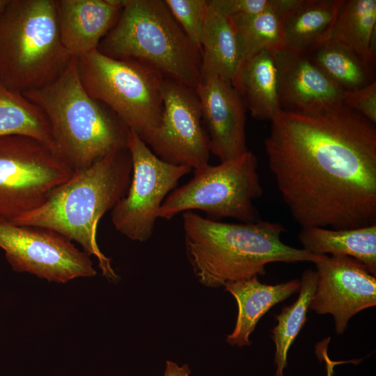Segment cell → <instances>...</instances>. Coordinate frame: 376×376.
<instances>
[{
  "instance_id": "obj_1",
  "label": "cell",
  "mask_w": 376,
  "mask_h": 376,
  "mask_svg": "<svg viewBox=\"0 0 376 376\" xmlns=\"http://www.w3.org/2000/svg\"><path fill=\"white\" fill-rule=\"evenodd\" d=\"M375 125L343 104L271 120L269 168L301 228L376 224Z\"/></svg>"
},
{
  "instance_id": "obj_2",
  "label": "cell",
  "mask_w": 376,
  "mask_h": 376,
  "mask_svg": "<svg viewBox=\"0 0 376 376\" xmlns=\"http://www.w3.org/2000/svg\"><path fill=\"white\" fill-rule=\"evenodd\" d=\"M182 219L188 259L207 287L264 275L271 263H315L323 256L285 244L281 239L285 228L279 223H225L192 211L183 212Z\"/></svg>"
},
{
  "instance_id": "obj_3",
  "label": "cell",
  "mask_w": 376,
  "mask_h": 376,
  "mask_svg": "<svg viewBox=\"0 0 376 376\" xmlns=\"http://www.w3.org/2000/svg\"><path fill=\"white\" fill-rule=\"evenodd\" d=\"M132 170L127 148L113 150L91 166L73 171L40 206L11 222L49 229L75 241L97 259L105 277L116 281L118 276L111 260L98 246L97 230L100 219L126 194Z\"/></svg>"
},
{
  "instance_id": "obj_4",
  "label": "cell",
  "mask_w": 376,
  "mask_h": 376,
  "mask_svg": "<svg viewBox=\"0 0 376 376\" xmlns=\"http://www.w3.org/2000/svg\"><path fill=\"white\" fill-rule=\"evenodd\" d=\"M46 115L53 152L73 171L86 169L111 152L127 147L130 129L107 105L84 89L77 58L50 84L22 93Z\"/></svg>"
},
{
  "instance_id": "obj_5",
  "label": "cell",
  "mask_w": 376,
  "mask_h": 376,
  "mask_svg": "<svg viewBox=\"0 0 376 376\" xmlns=\"http://www.w3.org/2000/svg\"><path fill=\"white\" fill-rule=\"evenodd\" d=\"M97 49L113 58L142 63L194 90L202 83L201 54L164 1L122 0L116 22Z\"/></svg>"
},
{
  "instance_id": "obj_6",
  "label": "cell",
  "mask_w": 376,
  "mask_h": 376,
  "mask_svg": "<svg viewBox=\"0 0 376 376\" xmlns=\"http://www.w3.org/2000/svg\"><path fill=\"white\" fill-rule=\"evenodd\" d=\"M72 57L61 40L56 0H8L0 8V80L8 88H42Z\"/></svg>"
},
{
  "instance_id": "obj_7",
  "label": "cell",
  "mask_w": 376,
  "mask_h": 376,
  "mask_svg": "<svg viewBox=\"0 0 376 376\" xmlns=\"http://www.w3.org/2000/svg\"><path fill=\"white\" fill-rule=\"evenodd\" d=\"M77 71L88 94L146 143L161 119L164 77L142 63L113 58L97 49L77 58Z\"/></svg>"
},
{
  "instance_id": "obj_8",
  "label": "cell",
  "mask_w": 376,
  "mask_h": 376,
  "mask_svg": "<svg viewBox=\"0 0 376 376\" xmlns=\"http://www.w3.org/2000/svg\"><path fill=\"white\" fill-rule=\"evenodd\" d=\"M194 171L190 180L168 195L157 218L169 220L181 212L197 210L214 221L232 218L253 223L260 220L253 201L263 195V189L258 159L251 151Z\"/></svg>"
},
{
  "instance_id": "obj_9",
  "label": "cell",
  "mask_w": 376,
  "mask_h": 376,
  "mask_svg": "<svg viewBox=\"0 0 376 376\" xmlns=\"http://www.w3.org/2000/svg\"><path fill=\"white\" fill-rule=\"evenodd\" d=\"M72 173L40 141L23 135L0 136V217L12 221L38 207Z\"/></svg>"
},
{
  "instance_id": "obj_10",
  "label": "cell",
  "mask_w": 376,
  "mask_h": 376,
  "mask_svg": "<svg viewBox=\"0 0 376 376\" xmlns=\"http://www.w3.org/2000/svg\"><path fill=\"white\" fill-rule=\"evenodd\" d=\"M127 147L132 159L131 180L126 194L111 210V221L120 233L142 242L151 237L166 198L191 169L161 159L131 130Z\"/></svg>"
},
{
  "instance_id": "obj_11",
  "label": "cell",
  "mask_w": 376,
  "mask_h": 376,
  "mask_svg": "<svg viewBox=\"0 0 376 376\" xmlns=\"http://www.w3.org/2000/svg\"><path fill=\"white\" fill-rule=\"evenodd\" d=\"M0 248L13 270L51 282L65 283L96 274L86 253L49 229L17 225L0 217Z\"/></svg>"
},
{
  "instance_id": "obj_12",
  "label": "cell",
  "mask_w": 376,
  "mask_h": 376,
  "mask_svg": "<svg viewBox=\"0 0 376 376\" xmlns=\"http://www.w3.org/2000/svg\"><path fill=\"white\" fill-rule=\"evenodd\" d=\"M159 123L146 143L161 159L196 170L209 164L207 133L195 90L164 78L161 88Z\"/></svg>"
},
{
  "instance_id": "obj_13",
  "label": "cell",
  "mask_w": 376,
  "mask_h": 376,
  "mask_svg": "<svg viewBox=\"0 0 376 376\" xmlns=\"http://www.w3.org/2000/svg\"><path fill=\"white\" fill-rule=\"evenodd\" d=\"M315 264L318 282L309 309L332 315L335 330L342 334L353 315L375 306V276L361 262L347 256L323 255Z\"/></svg>"
},
{
  "instance_id": "obj_14",
  "label": "cell",
  "mask_w": 376,
  "mask_h": 376,
  "mask_svg": "<svg viewBox=\"0 0 376 376\" xmlns=\"http://www.w3.org/2000/svg\"><path fill=\"white\" fill-rule=\"evenodd\" d=\"M202 118L208 132L210 153L220 162L235 159L248 151L246 106L237 90L228 81L212 77L195 90Z\"/></svg>"
},
{
  "instance_id": "obj_15",
  "label": "cell",
  "mask_w": 376,
  "mask_h": 376,
  "mask_svg": "<svg viewBox=\"0 0 376 376\" xmlns=\"http://www.w3.org/2000/svg\"><path fill=\"white\" fill-rule=\"evenodd\" d=\"M273 54L281 110L309 113L343 104L344 91L305 53L285 48Z\"/></svg>"
},
{
  "instance_id": "obj_16",
  "label": "cell",
  "mask_w": 376,
  "mask_h": 376,
  "mask_svg": "<svg viewBox=\"0 0 376 376\" xmlns=\"http://www.w3.org/2000/svg\"><path fill=\"white\" fill-rule=\"evenodd\" d=\"M61 42L74 57L97 49L116 22L122 0H56Z\"/></svg>"
},
{
  "instance_id": "obj_17",
  "label": "cell",
  "mask_w": 376,
  "mask_h": 376,
  "mask_svg": "<svg viewBox=\"0 0 376 376\" xmlns=\"http://www.w3.org/2000/svg\"><path fill=\"white\" fill-rule=\"evenodd\" d=\"M235 299L238 312L233 332L226 337L230 345L249 346V339L260 319L269 310L299 290L300 282L293 279L276 285L263 283L258 276L228 282L224 285Z\"/></svg>"
},
{
  "instance_id": "obj_18",
  "label": "cell",
  "mask_w": 376,
  "mask_h": 376,
  "mask_svg": "<svg viewBox=\"0 0 376 376\" xmlns=\"http://www.w3.org/2000/svg\"><path fill=\"white\" fill-rule=\"evenodd\" d=\"M242 67L240 44L230 19L207 5L201 36L202 82L219 77L234 86Z\"/></svg>"
},
{
  "instance_id": "obj_19",
  "label": "cell",
  "mask_w": 376,
  "mask_h": 376,
  "mask_svg": "<svg viewBox=\"0 0 376 376\" xmlns=\"http://www.w3.org/2000/svg\"><path fill=\"white\" fill-rule=\"evenodd\" d=\"M299 240L313 254L350 256L376 275V224L350 229L301 228Z\"/></svg>"
},
{
  "instance_id": "obj_20",
  "label": "cell",
  "mask_w": 376,
  "mask_h": 376,
  "mask_svg": "<svg viewBox=\"0 0 376 376\" xmlns=\"http://www.w3.org/2000/svg\"><path fill=\"white\" fill-rule=\"evenodd\" d=\"M343 0H295L281 17L286 48L305 53L323 42Z\"/></svg>"
},
{
  "instance_id": "obj_21",
  "label": "cell",
  "mask_w": 376,
  "mask_h": 376,
  "mask_svg": "<svg viewBox=\"0 0 376 376\" xmlns=\"http://www.w3.org/2000/svg\"><path fill=\"white\" fill-rule=\"evenodd\" d=\"M233 86L255 119L271 121L281 110L277 71L272 52L263 50L248 60Z\"/></svg>"
},
{
  "instance_id": "obj_22",
  "label": "cell",
  "mask_w": 376,
  "mask_h": 376,
  "mask_svg": "<svg viewBox=\"0 0 376 376\" xmlns=\"http://www.w3.org/2000/svg\"><path fill=\"white\" fill-rule=\"evenodd\" d=\"M375 24L376 0H343L324 41L339 43L375 64Z\"/></svg>"
},
{
  "instance_id": "obj_23",
  "label": "cell",
  "mask_w": 376,
  "mask_h": 376,
  "mask_svg": "<svg viewBox=\"0 0 376 376\" xmlns=\"http://www.w3.org/2000/svg\"><path fill=\"white\" fill-rule=\"evenodd\" d=\"M305 54L344 92L358 89L375 81V64L336 42L325 40Z\"/></svg>"
},
{
  "instance_id": "obj_24",
  "label": "cell",
  "mask_w": 376,
  "mask_h": 376,
  "mask_svg": "<svg viewBox=\"0 0 376 376\" xmlns=\"http://www.w3.org/2000/svg\"><path fill=\"white\" fill-rule=\"evenodd\" d=\"M9 135L34 138L53 152L52 130L43 111L0 80V136Z\"/></svg>"
},
{
  "instance_id": "obj_25",
  "label": "cell",
  "mask_w": 376,
  "mask_h": 376,
  "mask_svg": "<svg viewBox=\"0 0 376 376\" xmlns=\"http://www.w3.org/2000/svg\"><path fill=\"white\" fill-rule=\"evenodd\" d=\"M299 282V294L297 300L283 307L279 314L275 315L277 324L272 331V338L276 347L275 376H284L288 352L307 320V312L317 287L316 271L305 270Z\"/></svg>"
},
{
  "instance_id": "obj_26",
  "label": "cell",
  "mask_w": 376,
  "mask_h": 376,
  "mask_svg": "<svg viewBox=\"0 0 376 376\" xmlns=\"http://www.w3.org/2000/svg\"><path fill=\"white\" fill-rule=\"evenodd\" d=\"M230 19L240 44L242 69L248 60L263 50L274 53L286 48L281 17L278 10L271 9Z\"/></svg>"
},
{
  "instance_id": "obj_27",
  "label": "cell",
  "mask_w": 376,
  "mask_h": 376,
  "mask_svg": "<svg viewBox=\"0 0 376 376\" xmlns=\"http://www.w3.org/2000/svg\"><path fill=\"white\" fill-rule=\"evenodd\" d=\"M171 15L201 54V36L206 17V0H164Z\"/></svg>"
},
{
  "instance_id": "obj_28",
  "label": "cell",
  "mask_w": 376,
  "mask_h": 376,
  "mask_svg": "<svg viewBox=\"0 0 376 376\" xmlns=\"http://www.w3.org/2000/svg\"><path fill=\"white\" fill-rule=\"evenodd\" d=\"M207 5L229 17L253 15L268 10L280 13L282 0H208Z\"/></svg>"
},
{
  "instance_id": "obj_29",
  "label": "cell",
  "mask_w": 376,
  "mask_h": 376,
  "mask_svg": "<svg viewBox=\"0 0 376 376\" xmlns=\"http://www.w3.org/2000/svg\"><path fill=\"white\" fill-rule=\"evenodd\" d=\"M343 104L376 124V81L344 92Z\"/></svg>"
},
{
  "instance_id": "obj_30",
  "label": "cell",
  "mask_w": 376,
  "mask_h": 376,
  "mask_svg": "<svg viewBox=\"0 0 376 376\" xmlns=\"http://www.w3.org/2000/svg\"><path fill=\"white\" fill-rule=\"evenodd\" d=\"M331 338L327 337L315 345V352L317 357L320 360H324L326 363L327 376H332L334 373V368L336 365L346 363L347 361H334L329 359L327 354L328 345L330 342Z\"/></svg>"
},
{
  "instance_id": "obj_31",
  "label": "cell",
  "mask_w": 376,
  "mask_h": 376,
  "mask_svg": "<svg viewBox=\"0 0 376 376\" xmlns=\"http://www.w3.org/2000/svg\"><path fill=\"white\" fill-rule=\"evenodd\" d=\"M191 371L187 365L179 366L171 361H167L164 376H189Z\"/></svg>"
},
{
  "instance_id": "obj_32",
  "label": "cell",
  "mask_w": 376,
  "mask_h": 376,
  "mask_svg": "<svg viewBox=\"0 0 376 376\" xmlns=\"http://www.w3.org/2000/svg\"><path fill=\"white\" fill-rule=\"evenodd\" d=\"M8 0H0V8H1L7 2Z\"/></svg>"
}]
</instances>
